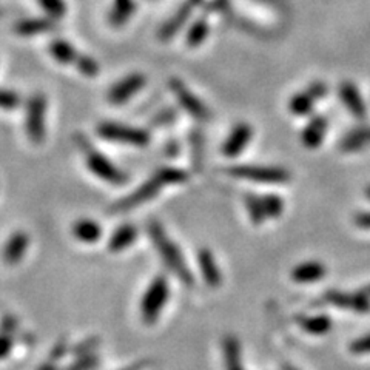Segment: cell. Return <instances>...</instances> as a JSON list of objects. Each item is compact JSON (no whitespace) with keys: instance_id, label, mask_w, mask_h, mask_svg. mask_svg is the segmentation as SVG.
Instances as JSON below:
<instances>
[{"instance_id":"obj_4","label":"cell","mask_w":370,"mask_h":370,"mask_svg":"<svg viewBox=\"0 0 370 370\" xmlns=\"http://www.w3.org/2000/svg\"><path fill=\"white\" fill-rule=\"evenodd\" d=\"M169 293L170 290L167 278L157 277L152 281V284L148 286L143 298V304H140V313H143V319L145 324L152 326L157 321L165 303H167Z\"/></svg>"},{"instance_id":"obj_24","label":"cell","mask_w":370,"mask_h":370,"mask_svg":"<svg viewBox=\"0 0 370 370\" xmlns=\"http://www.w3.org/2000/svg\"><path fill=\"white\" fill-rule=\"evenodd\" d=\"M135 0H114L112 11H110L108 15L110 23L116 28L125 25L133 15V13H135Z\"/></svg>"},{"instance_id":"obj_18","label":"cell","mask_w":370,"mask_h":370,"mask_svg":"<svg viewBox=\"0 0 370 370\" xmlns=\"http://www.w3.org/2000/svg\"><path fill=\"white\" fill-rule=\"evenodd\" d=\"M138 238V228L133 224H124L117 227L110 236L108 239V250L113 253H119V251L128 249L133 242Z\"/></svg>"},{"instance_id":"obj_14","label":"cell","mask_w":370,"mask_h":370,"mask_svg":"<svg viewBox=\"0 0 370 370\" xmlns=\"http://www.w3.org/2000/svg\"><path fill=\"white\" fill-rule=\"evenodd\" d=\"M340 99L353 116L358 117V119H364L367 114V108L364 104V99L361 96L355 84L343 82L340 86Z\"/></svg>"},{"instance_id":"obj_20","label":"cell","mask_w":370,"mask_h":370,"mask_svg":"<svg viewBox=\"0 0 370 370\" xmlns=\"http://www.w3.org/2000/svg\"><path fill=\"white\" fill-rule=\"evenodd\" d=\"M72 232L76 239L86 244H93L100 239L102 227L96 221H93V219L82 218L77 219V221L73 224Z\"/></svg>"},{"instance_id":"obj_41","label":"cell","mask_w":370,"mask_h":370,"mask_svg":"<svg viewBox=\"0 0 370 370\" xmlns=\"http://www.w3.org/2000/svg\"><path fill=\"white\" fill-rule=\"evenodd\" d=\"M284 370H299V369H296V367H293V366L286 364V366H284Z\"/></svg>"},{"instance_id":"obj_35","label":"cell","mask_w":370,"mask_h":370,"mask_svg":"<svg viewBox=\"0 0 370 370\" xmlns=\"http://www.w3.org/2000/svg\"><path fill=\"white\" fill-rule=\"evenodd\" d=\"M305 90L309 91L315 99L319 100V99H322L327 94V85L324 82H312L309 86H307Z\"/></svg>"},{"instance_id":"obj_30","label":"cell","mask_w":370,"mask_h":370,"mask_svg":"<svg viewBox=\"0 0 370 370\" xmlns=\"http://www.w3.org/2000/svg\"><path fill=\"white\" fill-rule=\"evenodd\" d=\"M263 206H264V211H265V216L267 218H279L282 215V211H284V201H282L278 194H264L263 196Z\"/></svg>"},{"instance_id":"obj_36","label":"cell","mask_w":370,"mask_h":370,"mask_svg":"<svg viewBox=\"0 0 370 370\" xmlns=\"http://www.w3.org/2000/svg\"><path fill=\"white\" fill-rule=\"evenodd\" d=\"M11 348H13L11 338L6 336V335L0 336V359H4L8 353H10Z\"/></svg>"},{"instance_id":"obj_6","label":"cell","mask_w":370,"mask_h":370,"mask_svg":"<svg viewBox=\"0 0 370 370\" xmlns=\"http://www.w3.org/2000/svg\"><path fill=\"white\" fill-rule=\"evenodd\" d=\"M233 178L253 180L263 184H284L290 180V173L281 167H264V165H236L227 169Z\"/></svg>"},{"instance_id":"obj_22","label":"cell","mask_w":370,"mask_h":370,"mask_svg":"<svg viewBox=\"0 0 370 370\" xmlns=\"http://www.w3.org/2000/svg\"><path fill=\"white\" fill-rule=\"evenodd\" d=\"M50 54L53 59L59 62L62 65H74V62L79 56V53L76 51L74 46L64 41V39H56L50 44Z\"/></svg>"},{"instance_id":"obj_9","label":"cell","mask_w":370,"mask_h":370,"mask_svg":"<svg viewBox=\"0 0 370 370\" xmlns=\"http://www.w3.org/2000/svg\"><path fill=\"white\" fill-rule=\"evenodd\" d=\"M147 79L143 73H131L127 77L121 79L119 82H116L112 88L108 90L107 99L110 104L113 105H124L138 94L145 86Z\"/></svg>"},{"instance_id":"obj_10","label":"cell","mask_w":370,"mask_h":370,"mask_svg":"<svg viewBox=\"0 0 370 370\" xmlns=\"http://www.w3.org/2000/svg\"><path fill=\"white\" fill-rule=\"evenodd\" d=\"M326 301L344 310L348 309L358 313L370 312V296H367L364 292L344 293V292H338V290H329L326 293Z\"/></svg>"},{"instance_id":"obj_1","label":"cell","mask_w":370,"mask_h":370,"mask_svg":"<svg viewBox=\"0 0 370 370\" xmlns=\"http://www.w3.org/2000/svg\"><path fill=\"white\" fill-rule=\"evenodd\" d=\"M187 179H188V175L184 170L175 169V167H164L161 170H157L152 178L147 179L145 183L138 188V190H135L128 196H125V198H122L121 201L113 204L112 209L114 213L130 211L135 207H139V206H143V204L152 201L164 187L183 184Z\"/></svg>"},{"instance_id":"obj_2","label":"cell","mask_w":370,"mask_h":370,"mask_svg":"<svg viewBox=\"0 0 370 370\" xmlns=\"http://www.w3.org/2000/svg\"><path fill=\"white\" fill-rule=\"evenodd\" d=\"M147 232L150 234V239L153 242V246L156 247L157 251H159V255L162 256L164 263L167 264L169 269L175 273L187 287H193L194 282L193 275L190 269L187 267L180 250L178 249L176 244L169 238V234L164 230V227L157 221H150L147 225Z\"/></svg>"},{"instance_id":"obj_17","label":"cell","mask_w":370,"mask_h":370,"mask_svg":"<svg viewBox=\"0 0 370 370\" xmlns=\"http://www.w3.org/2000/svg\"><path fill=\"white\" fill-rule=\"evenodd\" d=\"M327 131V119L324 116H315L303 130V144L307 148H318L324 140Z\"/></svg>"},{"instance_id":"obj_28","label":"cell","mask_w":370,"mask_h":370,"mask_svg":"<svg viewBox=\"0 0 370 370\" xmlns=\"http://www.w3.org/2000/svg\"><path fill=\"white\" fill-rule=\"evenodd\" d=\"M246 207H247L251 223H253L255 225L264 224L267 216H265V211H264L263 199L259 198V196H256L253 193H249L246 196Z\"/></svg>"},{"instance_id":"obj_32","label":"cell","mask_w":370,"mask_h":370,"mask_svg":"<svg viewBox=\"0 0 370 370\" xmlns=\"http://www.w3.org/2000/svg\"><path fill=\"white\" fill-rule=\"evenodd\" d=\"M20 105V96L15 91L0 88V110H15Z\"/></svg>"},{"instance_id":"obj_26","label":"cell","mask_w":370,"mask_h":370,"mask_svg":"<svg viewBox=\"0 0 370 370\" xmlns=\"http://www.w3.org/2000/svg\"><path fill=\"white\" fill-rule=\"evenodd\" d=\"M315 102H317V99L309 91L304 90L301 93L293 94L289 102V110L295 116H307L313 110Z\"/></svg>"},{"instance_id":"obj_21","label":"cell","mask_w":370,"mask_h":370,"mask_svg":"<svg viewBox=\"0 0 370 370\" xmlns=\"http://www.w3.org/2000/svg\"><path fill=\"white\" fill-rule=\"evenodd\" d=\"M370 145V127H361L348 133L340 143L341 152L344 153H355Z\"/></svg>"},{"instance_id":"obj_33","label":"cell","mask_w":370,"mask_h":370,"mask_svg":"<svg viewBox=\"0 0 370 370\" xmlns=\"http://www.w3.org/2000/svg\"><path fill=\"white\" fill-rule=\"evenodd\" d=\"M192 147H193V165L194 169H199L202 164V135L201 133H192Z\"/></svg>"},{"instance_id":"obj_40","label":"cell","mask_w":370,"mask_h":370,"mask_svg":"<svg viewBox=\"0 0 370 370\" xmlns=\"http://www.w3.org/2000/svg\"><path fill=\"white\" fill-rule=\"evenodd\" d=\"M258 2L265 4V5H269V6H279L281 5L279 0H258Z\"/></svg>"},{"instance_id":"obj_43","label":"cell","mask_w":370,"mask_h":370,"mask_svg":"<svg viewBox=\"0 0 370 370\" xmlns=\"http://www.w3.org/2000/svg\"><path fill=\"white\" fill-rule=\"evenodd\" d=\"M364 293H366L367 296H370V286H369V287L364 290Z\"/></svg>"},{"instance_id":"obj_3","label":"cell","mask_w":370,"mask_h":370,"mask_svg":"<svg viewBox=\"0 0 370 370\" xmlns=\"http://www.w3.org/2000/svg\"><path fill=\"white\" fill-rule=\"evenodd\" d=\"M74 140L77 147L82 150V153L85 154V162L86 167L90 169L94 176H98L99 179L105 180L108 184L113 185H122L128 180V176L125 173L114 165L112 161L108 159L105 154H102L98 152L96 148L93 147V144L86 139L84 135H76Z\"/></svg>"},{"instance_id":"obj_13","label":"cell","mask_w":370,"mask_h":370,"mask_svg":"<svg viewBox=\"0 0 370 370\" xmlns=\"http://www.w3.org/2000/svg\"><path fill=\"white\" fill-rule=\"evenodd\" d=\"M29 247V236L25 232H14L8 241L5 242V247L2 251L4 261L10 265L19 264L23 256L27 255Z\"/></svg>"},{"instance_id":"obj_34","label":"cell","mask_w":370,"mask_h":370,"mask_svg":"<svg viewBox=\"0 0 370 370\" xmlns=\"http://www.w3.org/2000/svg\"><path fill=\"white\" fill-rule=\"evenodd\" d=\"M350 352L355 355H364V353H370V333L358 338V340L352 341L350 344Z\"/></svg>"},{"instance_id":"obj_8","label":"cell","mask_w":370,"mask_h":370,"mask_svg":"<svg viewBox=\"0 0 370 370\" xmlns=\"http://www.w3.org/2000/svg\"><path fill=\"white\" fill-rule=\"evenodd\" d=\"M169 86H170L171 93L176 96L180 107H183L188 114H192L193 117H196V119H199V121L209 119L210 112L206 107V104H204V102L196 96V94H193L190 90H188V86L180 81V79L178 77L170 79Z\"/></svg>"},{"instance_id":"obj_7","label":"cell","mask_w":370,"mask_h":370,"mask_svg":"<svg viewBox=\"0 0 370 370\" xmlns=\"http://www.w3.org/2000/svg\"><path fill=\"white\" fill-rule=\"evenodd\" d=\"M45 112L46 99L44 94H33L27 102L25 112V130L33 144H42L45 139Z\"/></svg>"},{"instance_id":"obj_27","label":"cell","mask_w":370,"mask_h":370,"mask_svg":"<svg viewBox=\"0 0 370 370\" xmlns=\"http://www.w3.org/2000/svg\"><path fill=\"white\" fill-rule=\"evenodd\" d=\"M207 34H209V22L206 18H199L198 20L193 22V25L190 27V29H188L187 45L190 46V48L199 46L207 39Z\"/></svg>"},{"instance_id":"obj_15","label":"cell","mask_w":370,"mask_h":370,"mask_svg":"<svg viewBox=\"0 0 370 370\" xmlns=\"http://www.w3.org/2000/svg\"><path fill=\"white\" fill-rule=\"evenodd\" d=\"M198 263H199L202 278L204 281H206V284L211 289H216L221 286V282H223L221 272H219V267L215 261L213 253H211L209 249H201L198 251Z\"/></svg>"},{"instance_id":"obj_38","label":"cell","mask_w":370,"mask_h":370,"mask_svg":"<svg viewBox=\"0 0 370 370\" xmlns=\"http://www.w3.org/2000/svg\"><path fill=\"white\" fill-rule=\"evenodd\" d=\"M175 113L171 112V110H167V112H162V114H159L154 119V125H165V124H170L173 119H175Z\"/></svg>"},{"instance_id":"obj_23","label":"cell","mask_w":370,"mask_h":370,"mask_svg":"<svg viewBox=\"0 0 370 370\" xmlns=\"http://www.w3.org/2000/svg\"><path fill=\"white\" fill-rule=\"evenodd\" d=\"M296 322L303 330L310 335H326L332 329V319L327 315H317V317H298Z\"/></svg>"},{"instance_id":"obj_31","label":"cell","mask_w":370,"mask_h":370,"mask_svg":"<svg viewBox=\"0 0 370 370\" xmlns=\"http://www.w3.org/2000/svg\"><path fill=\"white\" fill-rule=\"evenodd\" d=\"M42 10L46 13L50 19L58 20L65 18L67 14V4L65 0H37Z\"/></svg>"},{"instance_id":"obj_39","label":"cell","mask_w":370,"mask_h":370,"mask_svg":"<svg viewBox=\"0 0 370 370\" xmlns=\"http://www.w3.org/2000/svg\"><path fill=\"white\" fill-rule=\"evenodd\" d=\"M145 366H147V361H140V363L133 364V366H130L127 369H122V370H140V369L145 367Z\"/></svg>"},{"instance_id":"obj_19","label":"cell","mask_w":370,"mask_h":370,"mask_svg":"<svg viewBox=\"0 0 370 370\" xmlns=\"http://www.w3.org/2000/svg\"><path fill=\"white\" fill-rule=\"evenodd\" d=\"M326 277V265L318 261H307L296 265L292 270V279L299 284L319 281Z\"/></svg>"},{"instance_id":"obj_16","label":"cell","mask_w":370,"mask_h":370,"mask_svg":"<svg viewBox=\"0 0 370 370\" xmlns=\"http://www.w3.org/2000/svg\"><path fill=\"white\" fill-rule=\"evenodd\" d=\"M54 29H56V20L50 18H28L19 20L14 25L15 33L23 37L50 33V31Z\"/></svg>"},{"instance_id":"obj_42","label":"cell","mask_w":370,"mask_h":370,"mask_svg":"<svg viewBox=\"0 0 370 370\" xmlns=\"http://www.w3.org/2000/svg\"><path fill=\"white\" fill-rule=\"evenodd\" d=\"M366 194H367V198L370 199V187H367V188H366Z\"/></svg>"},{"instance_id":"obj_37","label":"cell","mask_w":370,"mask_h":370,"mask_svg":"<svg viewBox=\"0 0 370 370\" xmlns=\"http://www.w3.org/2000/svg\"><path fill=\"white\" fill-rule=\"evenodd\" d=\"M355 224L361 228L370 230V211H364V213H358L355 216Z\"/></svg>"},{"instance_id":"obj_5","label":"cell","mask_w":370,"mask_h":370,"mask_svg":"<svg viewBox=\"0 0 370 370\" xmlns=\"http://www.w3.org/2000/svg\"><path fill=\"white\" fill-rule=\"evenodd\" d=\"M98 135L110 140V143H119V144H128L136 147H145L150 144V135L136 127H130V125L117 124V122H102L98 125Z\"/></svg>"},{"instance_id":"obj_11","label":"cell","mask_w":370,"mask_h":370,"mask_svg":"<svg viewBox=\"0 0 370 370\" xmlns=\"http://www.w3.org/2000/svg\"><path fill=\"white\" fill-rule=\"evenodd\" d=\"M201 4V0H187L183 5L178 8V11L171 15V18L164 23L159 29V39L162 42H167L173 36H176L183 27L185 25V22L190 19V15L193 13V8Z\"/></svg>"},{"instance_id":"obj_29","label":"cell","mask_w":370,"mask_h":370,"mask_svg":"<svg viewBox=\"0 0 370 370\" xmlns=\"http://www.w3.org/2000/svg\"><path fill=\"white\" fill-rule=\"evenodd\" d=\"M74 67L77 68V72L85 77H96L100 72L98 60L88 56V54H79L74 62Z\"/></svg>"},{"instance_id":"obj_12","label":"cell","mask_w":370,"mask_h":370,"mask_svg":"<svg viewBox=\"0 0 370 370\" xmlns=\"http://www.w3.org/2000/svg\"><path fill=\"white\" fill-rule=\"evenodd\" d=\"M251 136H253V128H251L249 124L239 122L238 125H234L223 145V153L227 157H234L241 154L242 150L250 144Z\"/></svg>"},{"instance_id":"obj_25","label":"cell","mask_w":370,"mask_h":370,"mask_svg":"<svg viewBox=\"0 0 370 370\" xmlns=\"http://www.w3.org/2000/svg\"><path fill=\"white\" fill-rule=\"evenodd\" d=\"M225 369L227 370H244L241 363V345L234 336H225L223 341Z\"/></svg>"}]
</instances>
